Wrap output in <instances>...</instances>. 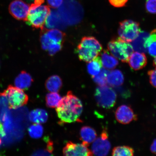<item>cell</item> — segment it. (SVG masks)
Returning <instances> with one entry per match:
<instances>
[{
	"instance_id": "cell-1",
	"label": "cell",
	"mask_w": 156,
	"mask_h": 156,
	"mask_svg": "<svg viewBox=\"0 0 156 156\" xmlns=\"http://www.w3.org/2000/svg\"><path fill=\"white\" fill-rule=\"evenodd\" d=\"M56 111L61 122H73L76 121L81 116L83 105L81 100L69 91L62 98Z\"/></svg>"
},
{
	"instance_id": "cell-2",
	"label": "cell",
	"mask_w": 156,
	"mask_h": 156,
	"mask_svg": "<svg viewBox=\"0 0 156 156\" xmlns=\"http://www.w3.org/2000/svg\"><path fill=\"white\" fill-rule=\"evenodd\" d=\"M102 46L93 37H85L78 45L77 52L80 60L87 63L98 57L102 50Z\"/></svg>"
},
{
	"instance_id": "cell-3",
	"label": "cell",
	"mask_w": 156,
	"mask_h": 156,
	"mask_svg": "<svg viewBox=\"0 0 156 156\" xmlns=\"http://www.w3.org/2000/svg\"><path fill=\"white\" fill-rule=\"evenodd\" d=\"M44 0H35L30 6L27 21L29 25L36 29L42 30L51 12L48 6L43 5Z\"/></svg>"
},
{
	"instance_id": "cell-4",
	"label": "cell",
	"mask_w": 156,
	"mask_h": 156,
	"mask_svg": "<svg viewBox=\"0 0 156 156\" xmlns=\"http://www.w3.org/2000/svg\"><path fill=\"white\" fill-rule=\"evenodd\" d=\"M107 48L113 56L123 63H127L134 51L132 45L120 37L113 39L108 43Z\"/></svg>"
},
{
	"instance_id": "cell-5",
	"label": "cell",
	"mask_w": 156,
	"mask_h": 156,
	"mask_svg": "<svg viewBox=\"0 0 156 156\" xmlns=\"http://www.w3.org/2000/svg\"><path fill=\"white\" fill-rule=\"evenodd\" d=\"M94 97L97 105L103 108L110 109L115 104L117 98L115 91L107 85L97 87Z\"/></svg>"
},
{
	"instance_id": "cell-6",
	"label": "cell",
	"mask_w": 156,
	"mask_h": 156,
	"mask_svg": "<svg viewBox=\"0 0 156 156\" xmlns=\"http://www.w3.org/2000/svg\"><path fill=\"white\" fill-rule=\"evenodd\" d=\"M1 95L7 99L10 109H16L24 106L28 101V95L22 89L11 85L1 93Z\"/></svg>"
},
{
	"instance_id": "cell-7",
	"label": "cell",
	"mask_w": 156,
	"mask_h": 156,
	"mask_svg": "<svg viewBox=\"0 0 156 156\" xmlns=\"http://www.w3.org/2000/svg\"><path fill=\"white\" fill-rule=\"evenodd\" d=\"M141 33L139 23L136 21L126 20L120 23L118 33L119 37L126 42L133 41Z\"/></svg>"
},
{
	"instance_id": "cell-8",
	"label": "cell",
	"mask_w": 156,
	"mask_h": 156,
	"mask_svg": "<svg viewBox=\"0 0 156 156\" xmlns=\"http://www.w3.org/2000/svg\"><path fill=\"white\" fill-rule=\"evenodd\" d=\"M108 135L106 130H104L100 137L96 138L93 142L91 151L97 156H106L111 148V145L108 140Z\"/></svg>"
},
{
	"instance_id": "cell-9",
	"label": "cell",
	"mask_w": 156,
	"mask_h": 156,
	"mask_svg": "<svg viewBox=\"0 0 156 156\" xmlns=\"http://www.w3.org/2000/svg\"><path fill=\"white\" fill-rule=\"evenodd\" d=\"M30 7L28 4L21 0H15L10 4L9 12L17 20L26 21Z\"/></svg>"
},
{
	"instance_id": "cell-10",
	"label": "cell",
	"mask_w": 156,
	"mask_h": 156,
	"mask_svg": "<svg viewBox=\"0 0 156 156\" xmlns=\"http://www.w3.org/2000/svg\"><path fill=\"white\" fill-rule=\"evenodd\" d=\"M85 144H75L71 141L67 142L63 148V153L65 156H92V151Z\"/></svg>"
},
{
	"instance_id": "cell-11",
	"label": "cell",
	"mask_w": 156,
	"mask_h": 156,
	"mask_svg": "<svg viewBox=\"0 0 156 156\" xmlns=\"http://www.w3.org/2000/svg\"><path fill=\"white\" fill-rule=\"evenodd\" d=\"M115 118L120 123L126 124L133 120L137 119V116L134 114L131 107L126 105H122L117 108Z\"/></svg>"
},
{
	"instance_id": "cell-12",
	"label": "cell",
	"mask_w": 156,
	"mask_h": 156,
	"mask_svg": "<svg viewBox=\"0 0 156 156\" xmlns=\"http://www.w3.org/2000/svg\"><path fill=\"white\" fill-rule=\"evenodd\" d=\"M128 63L133 69L137 71L145 67L147 58L143 52H133L130 56Z\"/></svg>"
},
{
	"instance_id": "cell-13",
	"label": "cell",
	"mask_w": 156,
	"mask_h": 156,
	"mask_svg": "<svg viewBox=\"0 0 156 156\" xmlns=\"http://www.w3.org/2000/svg\"><path fill=\"white\" fill-rule=\"evenodd\" d=\"M44 25L45 28L44 29L47 30L52 29L63 28L65 26L59 14L54 11H51L47 18Z\"/></svg>"
},
{
	"instance_id": "cell-14",
	"label": "cell",
	"mask_w": 156,
	"mask_h": 156,
	"mask_svg": "<svg viewBox=\"0 0 156 156\" xmlns=\"http://www.w3.org/2000/svg\"><path fill=\"white\" fill-rule=\"evenodd\" d=\"M33 80L31 75L23 71L17 76L15 80V86L22 90H25L29 88L32 85Z\"/></svg>"
},
{
	"instance_id": "cell-15",
	"label": "cell",
	"mask_w": 156,
	"mask_h": 156,
	"mask_svg": "<svg viewBox=\"0 0 156 156\" xmlns=\"http://www.w3.org/2000/svg\"><path fill=\"white\" fill-rule=\"evenodd\" d=\"M80 136L83 143L88 146L89 144L94 141L96 139L97 134L96 131L89 126H84L81 128Z\"/></svg>"
},
{
	"instance_id": "cell-16",
	"label": "cell",
	"mask_w": 156,
	"mask_h": 156,
	"mask_svg": "<svg viewBox=\"0 0 156 156\" xmlns=\"http://www.w3.org/2000/svg\"><path fill=\"white\" fill-rule=\"evenodd\" d=\"M124 80V75L119 70H113L107 76V83L112 87L120 86L123 83Z\"/></svg>"
},
{
	"instance_id": "cell-17",
	"label": "cell",
	"mask_w": 156,
	"mask_h": 156,
	"mask_svg": "<svg viewBox=\"0 0 156 156\" xmlns=\"http://www.w3.org/2000/svg\"><path fill=\"white\" fill-rule=\"evenodd\" d=\"M144 47L150 55L156 57V29L152 30L146 38Z\"/></svg>"
},
{
	"instance_id": "cell-18",
	"label": "cell",
	"mask_w": 156,
	"mask_h": 156,
	"mask_svg": "<svg viewBox=\"0 0 156 156\" xmlns=\"http://www.w3.org/2000/svg\"><path fill=\"white\" fill-rule=\"evenodd\" d=\"M29 119L30 121L34 123H44L47 121L48 120V113L44 109H35L32 111L29 114Z\"/></svg>"
},
{
	"instance_id": "cell-19",
	"label": "cell",
	"mask_w": 156,
	"mask_h": 156,
	"mask_svg": "<svg viewBox=\"0 0 156 156\" xmlns=\"http://www.w3.org/2000/svg\"><path fill=\"white\" fill-rule=\"evenodd\" d=\"M62 85L63 83L61 78L56 75L49 77L45 83L47 90L50 92H58L61 89Z\"/></svg>"
},
{
	"instance_id": "cell-20",
	"label": "cell",
	"mask_w": 156,
	"mask_h": 156,
	"mask_svg": "<svg viewBox=\"0 0 156 156\" xmlns=\"http://www.w3.org/2000/svg\"><path fill=\"white\" fill-rule=\"evenodd\" d=\"M101 61L103 67L107 69H113L118 65V59L108 51H105L101 55Z\"/></svg>"
},
{
	"instance_id": "cell-21",
	"label": "cell",
	"mask_w": 156,
	"mask_h": 156,
	"mask_svg": "<svg viewBox=\"0 0 156 156\" xmlns=\"http://www.w3.org/2000/svg\"><path fill=\"white\" fill-rule=\"evenodd\" d=\"M102 66L101 58L98 56L92 61L89 62L87 65L88 73L92 77L100 73Z\"/></svg>"
},
{
	"instance_id": "cell-22",
	"label": "cell",
	"mask_w": 156,
	"mask_h": 156,
	"mask_svg": "<svg viewBox=\"0 0 156 156\" xmlns=\"http://www.w3.org/2000/svg\"><path fill=\"white\" fill-rule=\"evenodd\" d=\"M44 29L48 37L52 41L62 44L63 43L66 36L64 33L58 29Z\"/></svg>"
},
{
	"instance_id": "cell-23",
	"label": "cell",
	"mask_w": 156,
	"mask_h": 156,
	"mask_svg": "<svg viewBox=\"0 0 156 156\" xmlns=\"http://www.w3.org/2000/svg\"><path fill=\"white\" fill-rule=\"evenodd\" d=\"M112 155L116 156H131L134 155L133 149L127 146H118L112 150Z\"/></svg>"
},
{
	"instance_id": "cell-24",
	"label": "cell",
	"mask_w": 156,
	"mask_h": 156,
	"mask_svg": "<svg viewBox=\"0 0 156 156\" xmlns=\"http://www.w3.org/2000/svg\"><path fill=\"white\" fill-rule=\"evenodd\" d=\"M62 98L57 93H49L47 94L46 98V106L50 108H56Z\"/></svg>"
},
{
	"instance_id": "cell-25",
	"label": "cell",
	"mask_w": 156,
	"mask_h": 156,
	"mask_svg": "<svg viewBox=\"0 0 156 156\" xmlns=\"http://www.w3.org/2000/svg\"><path fill=\"white\" fill-rule=\"evenodd\" d=\"M109 72L110 71L108 69L102 68L100 73L98 75L92 77L94 81L98 86L107 85V77Z\"/></svg>"
},
{
	"instance_id": "cell-26",
	"label": "cell",
	"mask_w": 156,
	"mask_h": 156,
	"mask_svg": "<svg viewBox=\"0 0 156 156\" xmlns=\"http://www.w3.org/2000/svg\"><path fill=\"white\" fill-rule=\"evenodd\" d=\"M28 132L31 137L38 139L41 137L43 134V127L40 124L35 123L29 127Z\"/></svg>"
},
{
	"instance_id": "cell-27",
	"label": "cell",
	"mask_w": 156,
	"mask_h": 156,
	"mask_svg": "<svg viewBox=\"0 0 156 156\" xmlns=\"http://www.w3.org/2000/svg\"><path fill=\"white\" fill-rule=\"evenodd\" d=\"M148 34L145 32L141 33L136 40V41L134 42L133 48L138 51L145 52L146 50L144 47V42L145 39L148 36Z\"/></svg>"
},
{
	"instance_id": "cell-28",
	"label": "cell",
	"mask_w": 156,
	"mask_h": 156,
	"mask_svg": "<svg viewBox=\"0 0 156 156\" xmlns=\"http://www.w3.org/2000/svg\"><path fill=\"white\" fill-rule=\"evenodd\" d=\"M42 30V32L40 37L41 45L43 49L48 51L49 47L53 41L48 37L46 34V30L44 29Z\"/></svg>"
},
{
	"instance_id": "cell-29",
	"label": "cell",
	"mask_w": 156,
	"mask_h": 156,
	"mask_svg": "<svg viewBox=\"0 0 156 156\" xmlns=\"http://www.w3.org/2000/svg\"><path fill=\"white\" fill-rule=\"evenodd\" d=\"M62 44L53 42L49 47L48 51L50 56H53L62 49Z\"/></svg>"
},
{
	"instance_id": "cell-30",
	"label": "cell",
	"mask_w": 156,
	"mask_h": 156,
	"mask_svg": "<svg viewBox=\"0 0 156 156\" xmlns=\"http://www.w3.org/2000/svg\"><path fill=\"white\" fill-rule=\"evenodd\" d=\"M145 7L148 12L156 14V0H147Z\"/></svg>"
},
{
	"instance_id": "cell-31",
	"label": "cell",
	"mask_w": 156,
	"mask_h": 156,
	"mask_svg": "<svg viewBox=\"0 0 156 156\" xmlns=\"http://www.w3.org/2000/svg\"><path fill=\"white\" fill-rule=\"evenodd\" d=\"M150 83L154 87L156 88V68L148 72Z\"/></svg>"
},
{
	"instance_id": "cell-32",
	"label": "cell",
	"mask_w": 156,
	"mask_h": 156,
	"mask_svg": "<svg viewBox=\"0 0 156 156\" xmlns=\"http://www.w3.org/2000/svg\"><path fill=\"white\" fill-rule=\"evenodd\" d=\"M50 7L53 9L58 8L63 4V0H47Z\"/></svg>"
},
{
	"instance_id": "cell-33",
	"label": "cell",
	"mask_w": 156,
	"mask_h": 156,
	"mask_svg": "<svg viewBox=\"0 0 156 156\" xmlns=\"http://www.w3.org/2000/svg\"><path fill=\"white\" fill-rule=\"evenodd\" d=\"M111 4L116 7H121L124 6L128 0H109Z\"/></svg>"
},
{
	"instance_id": "cell-34",
	"label": "cell",
	"mask_w": 156,
	"mask_h": 156,
	"mask_svg": "<svg viewBox=\"0 0 156 156\" xmlns=\"http://www.w3.org/2000/svg\"><path fill=\"white\" fill-rule=\"evenodd\" d=\"M151 151L152 153L156 154V139L154 140L151 146Z\"/></svg>"
},
{
	"instance_id": "cell-35",
	"label": "cell",
	"mask_w": 156,
	"mask_h": 156,
	"mask_svg": "<svg viewBox=\"0 0 156 156\" xmlns=\"http://www.w3.org/2000/svg\"><path fill=\"white\" fill-rule=\"evenodd\" d=\"M5 135V133L2 125L0 123V137H2Z\"/></svg>"
},
{
	"instance_id": "cell-36",
	"label": "cell",
	"mask_w": 156,
	"mask_h": 156,
	"mask_svg": "<svg viewBox=\"0 0 156 156\" xmlns=\"http://www.w3.org/2000/svg\"><path fill=\"white\" fill-rule=\"evenodd\" d=\"M153 65L156 68V57H155L153 60Z\"/></svg>"
},
{
	"instance_id": "cell-37",
	"label": "cell",
	"mask_w": 156,
	"mask_h": 156,
	"mask_svg": "<svg viewBox=\"0 0 156 156\" xmlns=\"http://www.w3.org/2000/svg\"><path fill=\"white\" fill-rule=\"evenodd\" d=\"M1 143H2L1 140V138H0V146H1Z\"/></svg>"
}]
</instances>
